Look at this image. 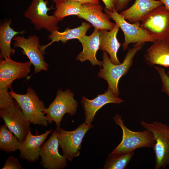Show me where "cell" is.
<instances>
[{
  "label": "cell",
  "instance_id": "obj_30",
  "mask_svg": "<svg viewBox=\"0 0 169 169\" xmlns=\"http://www.w3.org/2000/svg\"><path fill=\"white\" fill-rule=\"evenodd\" d=\"M70 0L77 2L83 4L86 3H99V0Z\"/></svg>",
  "mask_w": 169,
  "mask_h": 169
},
{
  "label": "cell",
  "instance_id": "obj_15",
  "mask_svg": "<svg viewBox=\"0 0 169 169\" xmlns=\"http://www.w3.org/2000/svg\"><path fill=\"white\" fill-rule=\"evenodd\" d=\"M124 101L123 99L114 95L108 87L104 93L99 94L92 100L83 96L81 102L85 116L84 122L87 124H91L96 112L106 104L110 103L119 104Z\"/></svg>",
  "mask_w": 169,
  "mask_h": 169
},
{
  "label": "cell",
  "instance_id": "obj_27",
  "mask_svg": "<svg viewBox=\"0 0 169 169\" xmlns=\"http://www.w3.org/2000/svg\"><path fill=\"white\" fill-rule=\"evenodd\" d=\"M17 157L11 155L6 160L2 169H23Z\"/></svg>",
  "mask_w": 169,
  "mask_h": 169
},
{
  "label": "cell",
  "instance_id": "obj_10",
  "mask_svg": "<svg viewBox=\"0 0 169 169\" xmlns=\"http://www.w3.org/2000/svg\"><path fill=\"white\" fill-rule=\"evenodd\" d=\"M104 11L115 21L123 33L124 40L122 47L124 50H126L131 43H153L156 41L141 27L140 22L132 23L127 22L116 9L111 12L105 8Z\"/></svg>",
  "mask_w": 169,
  "mask_h": 169
},
{
  "label": "cell",
  "instance_id": "obj_11",
  "mask_svg": "<svg viewBox=\"0 0 169 169\" xmlns=\"http://www.w3.org/2000/svg\"><path fill=\"white\" fill-rule=\"evenodd\" d=\"M0 117L5 125L23 142L30 128V122L15 101L11 106L0 109Z\"/></svg>",
  "mask_w": 169,
  "mask_h": 169
},
{
  "label": "cell",
  "instance_id": "obj_2",
  "mask_svg": "<svg viewBox=\"0 0 169 169\" xmlns=\"http://www.w3.org/2000/svg\"><path fill=\"white\" fill-rule=\"evenodd\" d=\"M144 44L136 43L132 48H130L123 62L119 64H113L110 61L108 53L106 51H103L102 56L103 68L100 69L98 76L106 81L108 87L116 96L118 97L119 95L118 83L120 79L128 72L133 64L134 56L136 53L142 49Z\"/></svg>",
  "mask_w": 169,
  "mask_h": 169
},
{
  "label": "cell",
  "instance_id": "obj_9",
  "mask_svg": "<svg viewBox=\"0 0 169 169\" xmlns=\"http://www.w3.org/2000/svg\"><path fill=\"white\" fill-rule=\"evenodd\" d=\"M141 21V27L156 40H169V10L164 5L153 10Z\"/></svg>",
  "mask_w": 169,
  "mask_h": 169
},
{
  "label": "cell",
  "instance_id": "obj_19",
  "mask_svg": "<svg viewBox=\"0 0 169 169\" xmlns=\"http://www.w3.org/2000/svg\"><path fill=\"white\" fill-rule=\"evenodd\" d=\"M163 4L159 0H135L133 4L120 13L130 23L140 22L156 8Z\"/></svg>",
  "mask_w": 169,
  "mask_h": 169
},
{
  "label": "cell",
  "instance_id": "obj_18",
  "mask_svg": "<svg viewBox=\"0 0 169 169\" xmlns=\"http://www.w3.org/2000/svg\"><path fill=\"white\" fill-rule=\"evenodd\" d=\"M100 29L94 28L89 36L85 35L79 40L83 47V50L76 56V60L81 62L88 60L92 65L102 66V61L98 60L96 54L99 47V35Z\"/></svg>",
  "mask_w": 169,
  "mask_h": 169
},
{
  "label": "cell",
  "instance_id": "obj_16",
  "mask_svg": "<svg viewBox=\"0 0 169 169\" xmlns=\"http://www.w3.org/2000/svg\"><path fill=\"white\" fill-rule=\"evenodd\" d=\"M53 129L46 130L45 132L40 135L32 134L31 128L27 135L22 143L19 157L21 159L26 160L29 163H34L39 159L40 147Z\"/></svg>",
  "mask_w": 169,
  "mask_h": 169
},
{
  "label": "cell",
  "instance_id": "obj_28",
  "mask_svg": "<svg viewBox=\"0 0 169 169\" xmlns=\"http://www.w3.org/2000/svg\"><path fill=\"white\" fill-rule=\"evenodd\" d=\"M105 6V8L112 12L116 9L118 0H101Z\"/></svg>",
  "mask_w": 169,
  "mask_h": 169
},
{
  "label": "cell",
  "instance_id": "obj_8",
  "mask_svg": "<svg viewBox=\"0 0 169 169\" xmlns=\"http://www.w3.org/2000/svg\"><path fill=\"white\" fill-rule=\"evenodd\" d=\"M48 0H32L24 16L30 20L36 30L44 29L51 33L58 30V23L61 21L53 15H48V11L53 9V5L48 7Z\"/></svg>",
  "mask_w": 169,
  "mask_h": 169
},
{
  "label": "cell",
  "instance_id": "obj_24",
  "mask_svg": "<svg viewBox=\"0 0 169 169\" xmlns=\"http://www.w3.org/2000/svg\"><path fill=\"white\" fill-rule=\"evenodd\" d=\"M6 125L0 127V149L7 153L20 150L22 143Z\"/></svg>",
  "mask_w": 169,
  "mask_h": 169
},
{
  "label": "cell",
  "instance_id": "obj_26",
  "mask_svg": "<svg viewBox=\"0 0 169 169\" xmlns=\"http://www.w3.org/2000/svg\"><path fill=\"white\" fill-rule=\"evenodd\" d=\"M158 73L161 82V91L169 97V75L166 72L165 68L159 66H154Z\"/></svg>",
  "mask_w": 169,
  "mask_h": 169
},
{
  "label": "cell",
  "instance_id": "obj_23",
  "mask_svg": "<svg viewBox=\"0 0 169 169\" xmlns=\"http://www.w3.org/2000/svg\"><path fill=\"white\" fill-rule=\"evenodd\" d=\"M56 9L53 15L61 21L65 17L72 15L78 16L83 9L81 3L70 0H54Z\"/></svg>",
  "mask_w": 169,
  "mask_h": 169
},
{
  "label": "cell",
  "instance_id": "obj_20",
  "mask_svg": "<svg viewBox=\"0 0 169 169\" xmlns=\"http://www.w3.org/2000/svg\"><path fill=\"white\" fill-rule=\"evenodd\" d=\"M119 28L115 23L114 28L109 31L105 29L100 30L99 35V49L106 52L110 55L111 62L115 64L121 63L117 56L121 45L117 38Z\"/></svg>",
  "mask_w": 169,
  "mask_h": 169
},
{
  "label": "cell",
  "instance_id": "obj_13",
  "mask_svg": "<svg viewBox=\"0 0 169 169\" xmlns=\"http://www.w3.org/2000/svg\"><path fill=\"white\" fill-rule=\"evenodd\" d=\"M57 132L55 130L40 147V165L46 169H62L67 166V159L59 151Z\"/></svg>",
  "mask_w": 169,
  "mask_h": 169
},
{
  "label": "cell",
  "instance_id": "obj_12",
  "mask_svg": "<svg viewBox=\"0 0 169 169\" xmlns=\"http://www.w3.org/2000/svg\"><path fill=\"white\" fill-rule=\"evenodd\" d=\"M14 48L22 49L23 54L26 56L34 67V73L41 71H47L49 65L45 61L43 54L40 49L39 38L36 35L29 36L25 38L23 36L16 35L13 38Z\"/></svg>",
  "mask_w": 169,
  "mask_h": 169
},
{
  "label": "cell",
  "instance_id": "obj_4",
  "mask_svg": "<svg viewBox=\"0 0 169 169\" xmlns=\"http://www.w3.org/2000/svg\"><path fill=\"white\" fill-rule=\"evenodd\" d=\"M9 92L18 103L31 123L47 126L48 122L44 113L46 108L32 88L28 87L26 93L24 94L16 93L12 88Z\"/></svg>",
  "mask_w": 169,
  "mask_h": 169
},
{
  "label": "cell",
  "instance_id": "obj_3",
  "mask_svg": "<svg viewBox=\"0 0 169 169\" xmlns=\"http://www.w3.org/2000/svg\"><path fill=\"white\" fill-rule=\"evenodd\" d=\"M113 119L121 128L122 137L120 142L110 153L120 154L134 151L139 148L153 147L154 138L150 131L146 129L142 131L130 130L124 125L121 116L118 114L115 115Z\"/></svg>",
  "mask_w": 169,
  "mask_h": 169
},
{
  "label": "cell",
  "instance_id": "obj_29",
  "mask_svg": "<svg viewBox=\"0 0 169 169\" xmlns=\"http://www.w3.org/2000/svg\"><path fill=\"white\" fill-rule=\"evenodd\" d=\"M132 0H118L116 10L117 12L121 11L125 8L129 3Z\"/></svg>",
  "mask_w": 169,
  "mask_h": 169
},
{
  "label": "cell",
  "instance_id": "obj_21",
  "mask_svg": "<svg viewBox=\"0 0 169 169\" xmlns=\"http://www.w3.org/2000/svg\"><path fill=\"white\" fill-rule=\"evenodd\" d=\"M91 27V24L90 23L82 22L80 26L75 28H68L63 32H60L58 30L54 31L50 33L48 36V39L51 40V41L46 45H40V50L44 54L45 53L46 49L54 42L61 41L65 44L70 39H76L79 40L86 35V33Z\"/></svg>",
  "mask_w": 169,
  "mask_h": 169
},
{
  "label": "cell",
  "instance_id": "obj_25",
  "mask_svg": "<svg viewBox=\"0 0 169 169\" xmlns=\"http://www.w3.org/2000/svg\"><path fill=\"white\" fill-rule=\"evenodd\" d=\"M134 155V151L118 154L110 153L104 169H125Z\"/></svg>",
  "mask_w": 169,
  "mask_h": 169
},
{
  "label": "cell",
  "instance_id": "obj_17",
  "mask_svg": "<svg viewBox=\"0 0 169 169\" xmlns=\"http://www.w3.org/2000/svg\"><path fill=\"white\" fill-rule=\"evenodd\" d=\"M145 62L149 66L157 65L169 68V40H157L147 50Z\"/></svg>",
  "mask_w": 169,
  "mask_h": 169
},
{
  "label": "cell",
  "instance_id": "obj_22",
  "mask_svg": "<svg viewBox=\"0 0 169 169\" xmlns=\"http://www.w3.org/2000/svg\"><path fill=\"white\" fill-rule=\"evenodd\" d=\"M11 20L9 19L5 21L0 26V60L14 54L15 49L11 47L12 39L16 35L23 34L25 32L14 30L10 27Z\"/></svg>",
  "mask_w": 169,
  "mask_h": 169
},
{
  "label": "cell",
  "instance_id": "obj_6",
  "mask_svg": "<svg viewBox=\"0 0 169 169\" xmlns=\"http://www.w3.org/2000/svg\"><path fill=\"white\" fill-rule=\"evenodd\" d=\"M74 95V93L69 89L63 91L60 89L57 91L54 99L44 111L48 123L50 124L54 121L57 127H60L62 119L66 113L71 116L75 114L78 103Z\"/></svg>",
  "mask_w": 169,
  "mask_h": 169
},
{
  "label": "cell",
  "instance_id": "obj_1",
  "mask_svg": "<svg viewBox=\"0 0 169 169\" xmlns=\"http://www.w3.org/2000/svg\"><path fill=\"white\" fill-rule=\"evenodd\" d=\"M30 61L18 62L8 56L0 62V109L13 105L15 100L10 95L13 82L16 79L26 78L30 71Z\"/></svg>",
  "mask_w": 169,
  "mask_h": 169
},
{
  "label": "cell",
  "instance_id": "obj_31",
  "mask_svg": "<svg viewBox=\"0 0 169 169\" xmlns=\"http://www.w3.org/2000/svg\"><path fill=\"white\" fill-rule=\"evenodd\" d=\"M169 10V0H159Z\"/></svg>",
  "mask_w": 169,
  "mask_h": 169
},
{
  "label": "cell",
  "instance_id": "obj_5",
  "mask_svg": "<svg viewBox=\"0 0 169 169\" xmlns=\"http://www.w3.org/2000/svg\"><path fill=\"white\" fill-rule=\"evenodd\" d=\"M141 126L153 135L155 144V169H164L169 165V126L162 123L140 122Z\"/></svg>",
  "mask_w": 169,
  "mask_h": 169
},
{
  "label": "cell",
  "instance_id": "obj_14",
  "mask_svg": "<svg viewBox=\"0 0 169 169\" xmlns=\"http://www.w3.org/2000/svg\"><path fill=\"white\" fill-rule=\"evenodd\" d=\"M83 9L77 16L89 22L94 28L100 30H112L115 25L110 21L111 18L103 12V8L100 4L86 3L82 4Z\"/></svg>",
  "mask_w": 169,
  "mask_h": 169
},
{
  "label": "cell",
  "instance_id": "obj_32",
  "mask_svg": "<svg viewBox=\"0 0 169 169\" xmlns=\"http://www.w3.org/2000/svg\"><path fill=\"white\" fill-rule=\"evenodd\" d=\"M167 74L169 75V70L167 71Z\"/></svg>",
  "mask_w": 169,
  "mask_h": 169
},
{
  "label": "cell",
  "instance_id": "obj_7",
  "mask_svg": "<svg viewBox=\"0 0 169 169\" xmlns=\"http://www.w3.org/2000/svg\"><path fill=\"white\" fill-rule=\"evenodd\" d=\"M93 127L91 124L84 122L73 131H67L60 127L56 128L57 132L59 146L62 149L63 155L69 161L80 154L83 139L87 131Z\"/></svg>",
  "mask_w": 169,
  "mask_h": 169
}]
</instances>
